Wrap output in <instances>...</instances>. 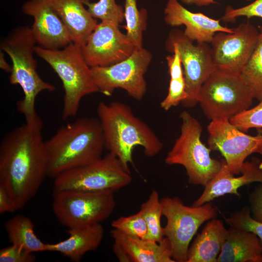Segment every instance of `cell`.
<instances>
[{
	"instance_id": "cell-16",
	"label": "cell",
	"mask_w": 262,
	"mask_h": 262,
	"mask_svg": "<svg viewBox=\"0 0 262 262\" xmlns=\"http://www.w3.org/2000/svg\"><path fill=\"white\" fill-rule=\"evenodd\" d=\"M22 9L33 18L31 29L38 46L58 49L73 42L69 32L49 0H29L24 3Z\"/></svg>"
},
{
	"instance_id": "cell-17",
	"label": "cell",
	"mask_w": 262,
	"mask_h": 262,
	"mask_svg": "<svg viewBox=\"0 0 262 262\" xmlns=\"http://www.w3.org/2000/svg\"><path fill=\"white\" fill-rule=\"evenodd\" d=\"M219 171L204 186L200 196L192 206H200L210 202L226 194L240 196L238 189L254 182L262 183V161L253 157L250 161H245L240 171V176L235 177L229 170L224 159Z\"/></svg>"
},
{
	"instance_id": "cell-12",
	"label": "cell",
	"mask_w": 262,
	"mask_h": 262,
	"mask_svg": "<svg viewBox=\"0 0 262 262\" xmlns=\"http://www.w3.org/2000/svg\"><path fill=\"white\" fill-rule=\"evenodd\" d=\"M171 46L178 48L183 68L188 96L181 104L191 108L198 103L197 96L202 85L216 68L211 47L206 43L194 44L183 32L178 29L172 30L166 40L165 48Z\"/></svg>"
},
{
	"instance_id": "cell-1",
	"label": "cell",
	"mask_w": 262,
	"mask_h": 262,
	"mask_svg": "<svg viewBox=\"0 0 262 262\" xmlns=\"http://www.w3.org/2000/svg\"><path fill=\"white\" fill-rule=\"evenodd\" d=\"M42 126L23 124L3 136L0 145V185L16 211L36 195L48 176V158Z\"/></svg>"
},
{
	"instance_id": "cell-31",
	"label": "cell",
	"mask_w": 262,
	"mask_h": 262,
	"mask_svg": "<svg viewBox=\"0 0 262 262\" xmlns=\"http://www.w3.org/2000/svg\"><path fill=\"white\" fill-rule=\"evenodd\" d=\"M111 226L126 234L143 239L147 238V225L139 211L130 216L118 218L113 221Z\"/></svg>"
},
{
	"instance_id": "cell-34",
	"label": "cell",
	"mask_w": 262,
	"mask_h": 262,
	"mask_svg": "<svg viewBox=\"0 0 262 262\" xmlns=\"http://www.w3.org/2000/svg\"><path fill=\"white\" fill-rule=\"evenodd\" d=\"M35 260L34 253L12 244L0 250V262H33Z\"/></svg>"
},
{
	"instance_id": "cell-10",
	"label": "cell",
	"mask_w": 262,
	"mask_h": 262,
	"mask_svg": "<svg viewBox=\"0 0 262 262\" xmlns=\"http://www.w3.org/2000/svg\"><path fill=\"white\" fill-rule=\"evenodd\" d=\"M131 181L130 171L123 166L115 155L108 152L94 163L69 170L55 177L53 192L115 191L128 186Z\"/></svg>"
},
{
	"instance_id": "cell-14",
	"label": "cell",
	"mask_w": 262,
	"mask_h": 262,
	"mask_svg": "<svg viewBox=\"0 0 262 262\" xmlns=\"http://www.w3.org/2000/svg\"><path fill=\"white\" fill-rule=\"evenodd\" d=\"M119 25L101 21L82 47L83 56L91 67L106 66L122 61L137 49L127 34L122 33Z\"/></svg>"
},
{
	"instance_id": "cell-23",
	"label": "cell",
	"mask_w": 262,
	"mask_h": 262,
	"mask_svg": "<svg viewBox=\"0 0 262 262\" xmlns=\"http://www.w3.org/2000/svg\"><path fill=\"white\" fill-rule=\"evenodd\" d=\"M228 233L223 221L209 220L189 246L186 262H217Z\"/></svg>"
},
{
	"instance_id": "cell-24",
	"label": "cell",
	"mask_w": 262,
	"mask_h": 262,
	"mask_svg": "<svg viewBox=\"0 0 262 262\" xmlns=\"http://www.w3.org/2000/svg\"><path fill=\"white\" fill-rule=\"evenodd\" d=\"M10 242L30 253L47 251V244L38 238L32 220L24 214H17L5 224Z\"/></svg>"
},
{
	"instance_id": "cell-15",
	"label": "cell",
	"mask_w": 262,
	"mask_h": 262,
	"mask_svg": "<svg viewBox=\"0 0 262 262\" xmlns=\"http://www.w3.org/2000/svg\"><path fill=\"white\" fill-rule=\"evenodd\" d=\"M259 36L260 31L248 22L239 24L232 33H216L211 42L215 68L240 74Z\"/></svg>"
},
{
	"instance_id": "cell-22",
	"label": "cell",
	"mask_w": 262,
	"mask_h": 262,
	"mask_svg": "<svg viewBox=\"0 0 262 262\" xmlns=\"http://www.w3.org/2000/svg\"><path fill=\"white\" fill-rule=\"evenodd\" d=\"M217 262H262V246L254 233L230 227Z\"/></svg>"
},
{
	"instance_id": "cell-2",
	"label": "cell",
	"mask_w": 262,
	"mask_h": 262,
	"mask_svg": "<svg viewBox=\"0 0 262 262\" xmlns=\"http://www.w3.org/2000/svg\"><path fill=\"white\" fill-rule=\"evenodd\" d=\"M45 145L48 176L54 179L99 160L105 148L100 122L94 117L80 118L61 127Z\"/></svg>"
},
{
	"instance_id": "cell-9",
	"label": "cell",
	"mask_w": 262,
	"mask_h": 262,
	"mask_svg": "<svg viewBox=\"0 0 262 262\" xmlns=\"http://www.w3.org/2000/svg\"><path fill=\"white\" fill-rule=\"evenodd\" d=\"M163 215L166 219L163 228L164 237L168 240L175 262H186L190 243L200 226L215 218L217 211L210 202L200 206H188L178 197L160 199Z\"/></svg>"
},
{
	"instance_id": "cell-13",
	"label": "cell",
	"mask_w": 262,
	"mask_h": 262,
	"mask_svg": "<svg viewBox=\"0 0 262 262\" xmlns=\"http://www.w3.org/2000/svg\"><path fill=\"white\" fill-rule=\"evenodd\" d=\"M257 130V134L252 136L238 129L229 118L212 120L207 127L209 147L219 151L230 172L238 175L248 156L253 153L262 155V129Z\"/></svg>"
},
{
	"instance_id": "cell-39",
	"label": "cell",
	"mask_w": 262,
	"mask_h": 262,
	"mask_svg": "<svg viewBox=\"0 0 262 262\" xmlns=\"http://www.w3.org/2000/svg\"><path fill=\"white\" fill-rule=\"evenodd\" d=\"M0 67L2 70L6 72H11L12 66H10L4 58L3 51L0 50Z\"/></svg>"
},
{
	"instance_id": "cell-27",
	"label": "cell",
	"mask_w": 262,
	"mask_h": 262,
	"mask_svg": "<svg viewBox=\"0 0 262 262\" xmlns=\"http://www.w3.org/2000/svg\"><path fill=\"white\" fill-rule=\"evenodd\" d=\"M139 212L147 225V239L161 241L164 238L161 224L162 208L159 194L156 190L151 191L148 199L142 204Z\"/></svg>"
},
{
	"instance_id": "cell-21",
	"label": "cell",
	"mask_w": 262,
	"mask_h": 262,
	"mask_svg": "<svg viewBox=\"0 0 262 262\" xmlns=\"http://www.w3.org/2000/svg\"><path fill=\"white\" fill-rule=\"evenodd\" d=\"M115 242L119 243L132 262H175L170 244L166 238L160 242L126 234L113 229L111 231Z\"/></svg>"
},
{
	"instance_id": "cell-11",
	"label": "cell",
	"mask_w": 262,
	"mask_h": 262,
	"mask_svg": "<svg viewBox=\"0 0 262 262\" xmlns=\"http://www.w3.org/2000/svg\"><path fill=\"white\" fill-rule=\"evenodd\" d=\"M151 60L150 52L142 48L115 64L91 67L98 92L109 97L115 89L121 88L135 100H141L147 92L144 76Z\"/></svg>"
},
{
	"instance_id": "cell-5",
	"label": "cell",
	"mask_w": 262,
	"mask_h": 262,
	"mask_svg": "<svg viewBox=\"0 0 262 262\" xmlns=\"http://www.w3.org/2000/svg\"><path fill=\"white\" fill-rule=\"evenodd\" d=\"M35 53L51 67L62 82L64 89L62 118L66 120L75 116L82 98L98 92L82 47L73 42L58 49H46L36 45Z\"/></svg>"
},
{
	"instance_id": "cell-38",
	"label": "cell",
	"mask_w": 262,
	"mask_h": 262,
	"mask_svg": "<svg viewBox=\"0 0 262 262\" xmlns=\"http://www.w3.org/2000/svg\"><path fill=\"white\" fill-rule=\"evenodd\" d=\"M181 1L186 4H195L198 6H208L215 3L216 0H180Z\"/></svg>"
},
{
	"instance_id": "cell-4",
	"label": "cell",
	"mask_w": 262,
	"mask_h": 262,
	"mask_svg": "<svg viewBox=\"0 0 262 262\" xmlns=\"http://www.w3.org/2000/svg\"><path fill=\"white\" fill-rule=\"evenodd\" d=\"M36 45L31 27L19 26L1 41L0 50L9 55L12 63L10 83L19 85L24 93L23 98L16 104L18 112L23 115L26 123L40 125L43 122L35 108L36 98L42 91L52 92L56 88L37 73V62L33 56Z\"/></svg>"
},
{
	"instance_id": "cell-33",
	"label": "cell",
	"mask_w": 262,
	"mask_h": 262,
	"mask_svg": "<svg viewBox=\"0 0 262 262\" xmlns=\"http://www.w3.org/2000/svg\"><path fill=\"white\" fill-rule=\"evenodd\" d=\"M240 16H246L248 18H262V0H255L247 5L236 9L229 7L221 20L226 22H232Z\"/></svg>"
},
{
	"instance_id": "cell-3",
	"label": "cell",
	"mask_w": 262,
	"mask_h": 262,
	"mask_svg": "<svg viewBox=\"0 0 262 262\" xmlns=\"http://www.w3.org/2000/svg\"><path fill=\"white\" fill-rule=\"evenodd\" d=\"M98 119L102 130L105 148L115 155L130 171L133 164L132 152L138 146L146 156L152 157L160 153L164 144L145 122L136 117L131 108L124 103H98Z\"/></svg>"
},
{
	"instance_id": "cell-30",
	"label": "cell",
	"mask_w": 262,
	"mask_h": 262,
	"mask_svg": "<svg viewBox=\"0 0 262 262\" xmlns=\"http://www.w3.org/2000/svg\"><path fill=\"white\" fill-rule=\"evenodd\" d=\"M224 219L230 227L256 234L259 238L262 246V223L252 217L249 207L245 206L240 210L235 211Z\"/></svg>"
},
{
	"instance_id": "cell-8",
	"label": "cell",
	"mask_w": 262,
	"mask_h": 262,
	"mask_svg": "<svg viewBox=\"0 0 262 262\" xmlns=\"http://www.w3.org/2000/svg\"><path fill=\"white\" fill-rule=\"evenodd\" d=\"M114 192H53L52 211L58 221L68 229L99 224L109 218L115 207Z\"/></svg>"
},
{
	"instance_id": "cell-32",
	"label": "cell",
	"mask_w": 262,
	"mask_h": 262,
	"mask_svg": "<svg viewBox=\"0 0 262 262\" xmlns=\"http://www.w3.org/2000/svg\"><path fill=\"white\" fill-rule=\"evenodd\" d=\"M229 120L233 125L244 132L251 128L262 129V100L255 107L244 111Z\"/></svg>"
},
{
	"instance_id": "cell-29",
	"label": "cell",
	"mask_w": 262,
	"mask_h": 262,
	"mask_svg": "<svg viewBox=\"0 0 262 262\" xmlns=\"http://www.w3.org/2000/svg\"><path fill=\"white\" fill-rule=\"evenodd\" d=\"M84 4L91 16L101 21L113 22L119 25L125 19L124 10L116 3V0H99L97 2L86 0Z\"/></svg>"
},
{
	"instance_id": "cell-37",
	"label": "cell",
	"mask_w": 262,
	"mask_h": 262,
	"mask_svg": "<svg viewBox=\"0 0 262 262\" xmlns=\"http://www.w3.org/2000/svg\"><path fill=\"white\" fill-rule=\"evenodd\" d=\"M113 249L119 261L123 262H131L128 254L119 243L114 241Z\"/></svg>"
},
{
	"instance_id": "cell-35",
	"label": "cell",
	"mask_w": 262,
	"mask_h": 262,
	"mask_svg": "<svg viewBox=\"0 0 262 262\" xmlns=\"http://www.w3.org/2000/svg\"><path fill=\"white\" fill-rule=\"evenodd\" d=\"M249 201L252 217L262 223V183L250 194Z\"/></svg>"
},
{
	"instance_id": "cell-26",
	"label": "cell",
	"mask_w": 262,
	"mask_h": 262,
	"mask_svg": "<svg viewBox=\"0 0 262 262\" xmlns=\"http://www.w3.org/2000/svg\"><path fill=\"white\" fill-rule=\"evenodd\" d=\"M240 74L252 88L254 98L262 100V26L256 45Z\"/></svg>"
},
{
	"instance_id": "cell-6",
	"label": "cell",
	"mask_w": 262,
	"mask_h": 262,
	"mask_svg": "<svg viewBox=\"0 0 262 262\" xmlns=\"http://www.w3.org/2000/svg\"><path fill=\"white\" fill-rule=\"evenodd\" d=\"M180 117V133L168 152L165 162L183 166L189 183L204 187L220 170L221 161L212 158V150L202 142V127L199 121L186 111L181 112Z\"/></svg>"
},
{
	"instance_id": "cell-28",
	"label": "cell",
	"mask_w": 262,
	"mask_h": 262,
	"mask_svg": "<svg viewBox=\"0 0 262 262\" xmlns=\"http://www.w3.org/2000/svg\"><path fill=\"white\" fill-rule=\"evenodd\" d=\"M124 10L126 34L137 49H141L143 33L147 26V10L138 9L137 0H125Z\"/></svg>"
},
{
	"instance_id": "cell-36",
	"label": "cell",
	"mask_w": 262,
	"mask_h": 262,
	"mask_svg": "<svg viewBox=\"0 0 262 262\" xmlns=\"http://www.w3.org/2000/svg\"><path fill=\"white\" fill-rule=\"evenodd\" d=\"M16 211L13 202L6 190L0 185V213Z\"/></svg>"
},
{
	"instance_id": "cell-7",
	"label": "cell",
	"mask_w": 262,
	"mask_h": 262,
	"mask_svg": "<svg viewBox=\"0 0 262 262\" xmlns=\"http://www.w3.org/2000/svg\"><path fill=\"white\" fill-rule=\"evenodd\" d=\"M253 91L240 74L215 68L202 85L197 101L206 117L212 120L229 119L249 109Z\"/></svg>"
},
{
	"instance_id": "cell-25",
	"label": "cell",
	"mask_w": 262,
	"mask_h": 262,
	"mask_svg": "<svg viewBox=\"0 0 262 262\" xmlns=\"http://www.w3.org/2000/svg\"><path fill=\"white\" fill-rule=\"evenodd\" d=\"M166 49L173 53L166 58L170 80L168 93L161 102L160 106L164 110L168 111L181 103L188 95L179 51L176 46L168 47Z\"/></svg>"
},
{
	"instance_id": "cell-19",
	"label": "cell",
	"mask_w": 262,
	"mask_h": 262,
	"mask_svg": "<svg viewBox=\"0 0 262 262\" xmlns=\"http://www.w3.org/2000/svg\"><path fill=\"white\" fill-rule=\"evenodd\" d=\"M85 0H49L69 32L73 42L81 47L98 24L85 8Z\"/></svg>"
},
{
	"instance_id": "cell-20",
	"label": "cell",
	"mask_w": 262,
	"mask_h": 262,
	"mask_svg": "<svg viewBox=\"0 0 262 262\" xmlns=\"http://www.w3.org/2000/svg\"><path fill=\"white\" fill-rule=\"evenodd\" d=\"M69 237L55 244H47V251L60 253L71 261H80L87 253L95 250L104 234L101 223L68 229Z\"/></svg>"
},
{
	"instance_id": "cell-18",
	"label": "cell",
	"mask_w": 262,
	"mask_h": 262,
	"mask_svg": "<svg viewBox=\"0 0 262 262\" xmlns=\"http://www.w3.org/2000/svg\"><path fill=\"white\" fill-rule=\"evenodd\" d=\"M164 21L171 27L184 25L185 35L197 43H211L218 32L232 33L234 28L223 26L220 20L211 18L201 13L192 12L178 0H168L164 10Z\"/></svg>"
}]
</instances>
